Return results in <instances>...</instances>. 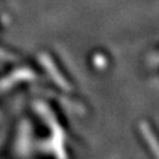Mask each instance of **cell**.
Here are the masks:
<instances>
[{
    "mask_svg": "<svg viewBox=\"0 0 159 159\" xmlns=\"http://www.w3.org/2000/svg\"><path fill=\"white\" fill-rule=\"evenodd\" d=\"M143 127V134H144V137L147 138V139H149V143H150V145H152V148H153V150L158 154V152H159V144L157 145L155 143H154V137H153V134H152V132H150V129H149V127H147L145 124H143L142 125Z\"/></svg>",
    "mask_w": 159,
    "mask_h": 159,
    "instance_id": "6da1fadb",
    "label": "cell"
}]
</instances>
